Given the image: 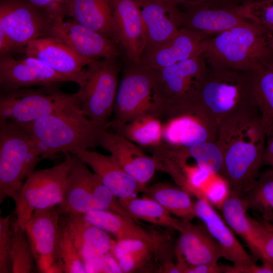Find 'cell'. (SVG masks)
<instances>
[{"label":"cell","instance_id":"cell-1","mask_svg":"<svg viewBox=\"0 0 273 273\" xmlns=\"http://www.w3.org/2000/svg\"><path fill=\"white\" fill-rule=\"evenodd\" d=\"M266 140L259 112L234 115L218 124L216 141L223 154L221 175L241 198L260 174Z\"/></svg>","mask_w":273,"mask_h":273},{"label":"cell","instance_id":"cell-2","mask_svg":"<svg viewBox=\"0 0 273 273\" xmlns=\"http://www.w3.org/2000/svg\"><path fill=\"white\" fill-rule=\"evenodd\" d=\"M194 102L202 106L218 124L234 115L259 112L253 71L207 64Z\"/></svg>","mask_w":273,"mask_h":273},{"label":"cell","instance_id":"cell-3","mask_svg":"<svg viewBox=\"0 0 273 273\" xmlns=\"http://www.w3.org/2000/svg\"><path fill=\"white\" fill-rule=\"evenodd\" d=\"M268 38L252 23L242 24L204 39L200 52L208 64L253 71L273 60Z\"/></svg>","mask_w":273,"mask_h":273},{"label":"cell","instance_id":"cell-4","mask_svg":"<svg viewBox=\"0 0 273 273\" xmlns=\"http://www.w3.org/2000/svg\"><path fill=\"white\" fill-rule=\"evenodd\" d=\"M37 141L43 159H54L57 153L95 148L99 127L78 107L41 117L24 127Z\"/></svg>","mask_w":273,"mask_h":273},{"label":"cell","instance_id":"cell-5","mask_svg":"<svg viewBox=\"0 0 273 273\" xmlns=\"http://www.w3.org/2000/svg\"><path fill=\"white\" fill-rule=\"evenodd\" d=\"M37 141L24 127L0 119V203L14 198L42 160Z\"/></svg>","mask_w":273,"mask_h":273},{"label":"cell","instance_id":"cell-6","mask_svg":"<svg viewBox=\"0 0 273 273\" xmlns=\"http://www.w3.org/2000/svg\"><path fill=\"white\" fill-rule=\"evenodd\" d=\"M146 115L161 119L164 117L155 72L127 62L119 82L110 127L115 128Z\"/></svg>","mask_w":273,"mask_h":273},{"label":"cell","instance_id":"cell-7","mask_svg":"<svg viewBox=\"0 0 273 273\" xmlns=\"http://www.w3.org/2000/svg\"><path fill=\"white\" fill-rule=\"evenodd\" d=\"M57 85L1 93L0 119L24 127L44 116L80 107L79 91L65 93Z\"/></svg>","mask_w":273,"mask_h":273},{"label":"cell","instance_id":"cell-8","mask_svg":"<svg viewBox=\"0 0 273 273\" xmlns=\"http://www.w3.org/2000/svg\"><path fill=\"white\" fill-rule=\"evenodd\" d=\"M65 160L52 168L34 171L13 200L18 225L23 230L32 213L58 206L61 202L74 161L69 153Z\"/></svg>","mask_w":273,"mask_h":273},{"label":"cell","instance_id":"cell-9","mask_svg":"<svg viewBox=\"0 0 273 273\" xmlns=\"http://www.w3.org/2000/svg\"><path fill=\"white\" fill-rule=\"evenodd\" d=\"M58 207L61 214L106 210L125 217L128 216L119 199L103 184L98 175L75 156L62 200Z\"/></svg>","mask_w":273,"mask_h":273},{"label":"cell","instance_id":"cell-10","mask_svg":"<svg viewBox=\"0 0 273 273\" xmlns=\"http://www.w3.org/2000/svg\"><path fill=\"white\" fill-rule=\"evenodd\" d=\"M120 69L118 58L95 60L87 66L84 84L78 90L82 113L100 127H110Z\"/></svg>","mask_w":273,"mask_h":273},{"label":"cell","instance_id":"cell-11","mask_svg":"<svg viewBox=\"0 0 273 273\" xmlns=\"http://www.w3.org/2000/svg\"><path fill=\"white\" fill-rule=\"evenodd\" d=\"M207 64L202 53L169 66L154 70L167 118L175 107L194 102L205 77Z\"/></svg>","mask_w":273,"mask_h":273},{"label":"cell","instance_id":"cell-12","mask_svg":"<svg viewBox=\"0 0 273 273\" xmlns=\"http://www.w3.org/2000/svg\"><path fill=\"white\" fill-rule=\"evenodd\" d=\"M218 123L196 102L174 109L163 123L162 142L172 149L216 140Z\"/></svg>","mask_w":273,"mask_h":273},{"label":"cell","instance_id":"cell-13","mask_svg":"<svg viewBox=\"0 0 273 273\" xmlns=\"http://www.w3.org/2000/svg\"><path fill=\"white\" fill-rule=\"evenodd\" d=\"M58 5L44 8L24 1L1 0L0 26L18 50L25 48L34 40L48 36Z\"/></svg>","mask_w":273,"mask_h":273},{"label":"cell","instance_id":"cell-14","mask_svg":"<svg viewBox=\"0 0 273 273\" xmlns=\"http://www.w3.org/2000/svg\"><path fill=\"white\" fill-rule=\"evenodd\" d=\"M65 15L64 5L58 6L48 36L60 40L78 55L87 59L124 57L120 47L114 41L73 20L64 21Z\"/></svg>","mask_w":273,"mask_h":273},{"label":"cell","instance_id":"cell-15","mask_svg":"<svg viewBox=\"0 0 273 273\" xmlns=\"http://www.w3.org/2000/svg\"><path fill=\"white\" fill-rule=\"evenodd\" d=\"M61 215L58 206L37 210L24 227L40 272H64L58 257Z\"/></svg>","mask_w":273,"mask_h":273},{"label":"cell","instance_id":"cell-16","mask_svg":"<svg viewBox=\"0 0 273 273\" xmlns=\"http://www.w3.org/2000/svg\"><path fill=\"white\" fill-rule=\"evenodd\" d=\"M234 0H201L181 6L180 28L216 35L238 25L251 23L242 18Z\"/></svg>","mask_w":273,"mask_h":273},{"label":"cell","instance_id":"cell-17","mask_svg":"<svg viewBox=\"0 0 273 273\" xmlns=\"http://www.w3.org/2000/svg\"><path fill=\"white\" fill-rule=\"evenodd\" d=\"M115 42L127 62L142 64L146 37L137 0H111Z\"/></svg>","mask_w":273,"mask_h":273},{"label":"cell","instance_id":"cell-18","mask_svg":"<svg viewBox=\"0 0 273 273\" xmlns=\"http://www.w3.org/2000/svg\"><path fill=\"white\" fill-rule=\"evenodd\" d=\"M100 127L97 145L108 151L122 167L143 188L153 176L160 164L154 157L146 154L139 146L124 137Z\"/></svg>","mask_w":273,"mask_h":273},{"label":"cell","instance_id":"cell-19","mask_svg":"<svg viewBox=\"0 0 273 273\" xmlns=\"http://www.w3.org/2000/svg\"><path fill=\"white\" fill-rule=\"evenodd\" d=\"M26 56L35 58L76 83L79 88L83 86L86 68L95 60L82 57L60 40L46 36L30 42L24 48Z\"/></svg>","mask_w":273,"mask_h":273},{"label":"cell","instance_id":"cell-20","mask_svg":"<svg viewBox=\"0 0 273 273\" xmlns=\"http://www.w3.org/2000/svg\"><path fill=\"white\" fill-rule=\"evenodd\" d=\"M69 81L43 62L31 57L16 59L10 55L0 58V88L6 93L34 86Z\"/></svg>","mask_w":273,"mask_h":273},{"label":"cell","instance_id":"cell-21","mask_svg":"<svg viewBox=\"0 0 273 273\" xmlns=\"http://www.w3.org/2000/svg\"><path fill=\"white\" fill-rule=\"evenodd\" d=\"M145 27L144 58L170 39L180 28L181 11L163 0H137Z\"/></svg>","mask_w":273,"mask_h":273},{"label":"cell","instance_id":"cell-22","mask_svg":"<svg viewBox=\"0 0 273 273\" xmlns=\"http://www.w3.org/2000/svg\"><path fill=\"white\" fill-rule=\"evenodd\" d=\"M89 166L103 184L118 199L133 197L143 191L111 155H105L88 149H79L73 154Z\"/></svg>","mask_w":273,"mask_h":273},{"label":"cell","instance_id":"cell-23","mask_svg":"<svg viewBox=\"0 0 273 273\" xmlns=\"http://www.w3.org/2000/svg\"><path fill=\"white\" fill-rule=\"evenodd\" d=\"M195 202L196 217L204 223L205 228L220 245L223 257L233 263L234 266H243L254 262L233 234L211 205L206 196L199 198Z\"/></svg>","mask_w":273,"mask_h":273},{"label":"cell","instance_id":"cell-24","mask_svg":"<svg viewBox=\"0 0 273 273\" xmlns=\"http://www.w3.org/2000/svg\"><path fill=\"white\" fill-rule=\"evenodd\" d=\"M190 220L182 219L175 255L183 257L190 265L217 263L223 256L220 245L206 228Z\"/></svg>","mask_w":273,"mask_h":273},{"label":"cell","instance_id":"cell-25","mask_svg":"<svg viewBox=\"0 0 273 273\" xmlns=\"http://www.w3.org/2000/svg\"><path fill=\"white\" fill-rule=\"evenodd\" d=\"M219 207L228 226L244 240L252 253L261 259L262 242L272 227L248 216L242 198L230 190Z\"/></svg>","mask_w":273,"mask_h":273},{"label":"cell","instance_id":"cell-26","mask_svg":"<svg viewBox=\"0 0 273 273\" xmlns=\"http://www.w3.org/2000/svg\"><path fill=\"white\" fill-rule=\"evenodd\" d=\"M63 223L84 263L104 257L111 251L115 242L107 232L75 213L62 214Z\"/></svg>","mask_w":273,"mask_h":273},{"label":"cell","instance_id":"cell-27","mask_svg":"<svg viewBox=\"0 0 273 273\" xmlns=\"http://www.w3.org/2000/svg\"><path fill=\"white\" fill-rule=\"evenodd\" d=\"M210 37L204 33L180 28L170 39L144 58L142 64L159 70L201 53L202 42Z\"/></svg>","mask_w":273,"mask_h":273},{"label":"cell","instance_id":"cell-28","mask_svg":"<svg viewBox=\"0 0 273 273\" xmlns=\"http://www.w3.org/2000/svg\"><path fill=\"white\" fill-rule=\"evenodd\" d=\"M64 8L73 20L115 42L111 0H69Z\"/></svg>","mask_w":273,"mask_h":273},{"label":"cell","instance_id":"cell-29","mask_svg":"<svg viewBox=\"0 0 273 273\" xmlns=\"http://www.w3.org/2000/svg\"><path fill=\"white\" fill-rule=\"evenodd\" d=\"M78 214L92 224L114 235L117 240H136L158 245L159 240L154 235L136 225L133 220L113 211L97 210Z\"/></svg>","mask_w":273,"mask_h":273},{"label":"cell","instance_id":"cell-30","mask_svg":"<svg viewBox=\"0 0 273 273\" xmlns=\"http://www.w3.org/2000/svg\"><path fill=\"white\" fill-rule=\"evenodd\" d=\"M147 197L161 205L171 214L184 219L191 220L196 217L195 203L191 194L182 188L169 184L158 183L142 191Z\"/></svg>","mask_w":273,"mask_h":273},{"label":"cell","instance_id":"cell-31","mask_svg":"<svg viewBox=\"0 0 273 273\" xmlns=\"http://www.w3.org/2000/svg\"><path fill=\"white\" fill-rule=\"evenodd\" d=\"M119 200L132 218L142 220L178 232L182 228V219L174 218L161 205L150 198L130 197L119 199Z\"/></svg>","mask_w":273,"mask_h":273},{"label":"cell","instance_id":"cell-32","mask_svg":"<svg viewBox=\"0 0 273 273\" xmlns=\"http://www.w3.org/2000/svg\"><path fill=\"white\" fill-rule=\"evenodd\" d=\"M114 129L115 133L140 147L153 150L163 144V123L160 118L152 115L140 116Z\"/></svg>","mask_w":273,"mask_h":273},{"label":"cell","instance_id":"cell-33","mask_svg":"<svg viewBox=\"0 0 273 273\" xmlns=\"http://www.w3.org/2000/svg\"><path fill=\"white\" fill-rule=\"evenodd\" d=\"M261 122L266 138L273 135V60L253 71Z\"/></svg>","mask_w":273,"mask_h":273},{"label":"cell","instance_id":"cell-34","mask_svg":"<svg viewBox=\"0 0 273 273\" xmlns=\"http://www.w3.org/2000/svg\"><path fill=\"white\" fill-rule=\"evenodd\" d=\"M242 198L247 210L255 211L262 222L273 227V169L260 173Z\"/></svg>","mask_w":273,"mask_h":273},{"label":"cell","instance_id":"cell-35","mask_svg":"<svg viewBox=\"0 0 273 273\" xmlns=\"http://www.w3.org/2000/svg\"><path fill=\"white\" fill-rule=\"evenodd\" d=\"M169 154L172 157H190L209 172L221 175L223 154L220 146L216 140L186 148H170Z\"/></svg>","mask_w":273,"mask_h":273},{"label":"cell","instance_id":"cell-36","mask_svg":"<svg viewBox=\"0 0 273 273\" xmlns=\"http://www.w3.org/2000/svg\"><path fill=\"white\" fill-rule=\"evenodd\" d=\"M157 246L136 240H117L111 252L121 271L132 272L139 268Z\"/></svg>","mask_w":273,"mask_h":273},{"label":"cell","instance_id":"cell-37","mask_svg":"<svg viewBox=\"0 0 273 273\" xmlns=\"http://www.w3.org/2000/svg\"><path fill=\"white\" fill-rule=\"evenodd\" d=\"M11 229L12 272H32L35 264L32 249L24 230L18 225L16 217L12 218Z\"/></svg>","mask_w":273,"mask_h":273},{"label":"cell","instance_id":"cell-38","mask_svg":"<svg viewBox=\"0 0 273 273\" xmlns=\"http://www.w3.org/2000/svg\"><path fill=\"white\" fill-rule=\"evenodd\" d=\"M237 13L261 28L268 36L273 33V0H255L238 5Z\"/></svg>","mask_w":273,"mask_h":273},{"label":"cell","instance_id":"cell-39","mask_svg":"<svg viewBox=\"0 0 273 273\" xmlns=\"http://www.w3.org/2000/svg\"><path fill=\"white\" fill-rule=\"evenodd\" d=\"M58 257L64 272H86L84 262L64 225L62 215L59 238Z\"/></svg>","mask_w":273,"mask_h":273},{"label":"cell","instance_id":"cell-40","mask_svg":"<svg viewBox=\"0 0 273 273\" xmlns=\"http://www.w3.org/2000/svg\"><path fill=\"white\" fill-rule=\"evenodd\" d=\"M12 214L0 217V272H12Z\"/></svg>","mask_w":273,"mask_h":273},{"label":"cell","instance_id":"cell-41","mask_svg":"<svg viewBox=\"0 0 273 273\" xmlns=\"http://www.w3.org/2000/svg\"><path fill=\"white\" fill-rule=\"evenodd\" d=\"M225 273H273V265L266 260H262V264L255 263L243 266H223Z\"/></svg>","mask_w":273,"mask_h":273},{"label":"cell","instance_id":"cell-42","mask_svg":"<svg viewBox=\"0 0 273 273\" xmlns=\"http://www.w3.org/2000/svg\"><path fill=\"white\" fill-rule=\"evenodd\" d=\"M260 253L262 260H266L273 265V229L264 237Z\"/></svg>","mask_w":273,"mask_h":273},{"label":"cell","instance_id":"cell-43","mask_svg":"<svg viewBox=\"0 0 273 273\" xmlns=\"http://www.w3.org/2000/svg\"><path fill=\"white\" fill-rule=\"evenodd\" d=\"M185 273H221L223 272V266L217 263H206L196 265H190L187 267Z\"/></svg>","mask_w":273,"mask_h":273},{"label":"cell","instance_id":"cell-44","mask_svg":"<svg viewBox=\"0 0 273 273\" xmlns=\"http://www.w3.org/2000/svg\"><path fill=\"white\" fill-rule=\"evenodd\" d=\"M18 50L4 29L0 26V56L10 55L11 53Z\"/></svg>","mask_w":273,"mask_h":273},{"label":"cell","instance_id":"cell-45","mask_svg":"<svg viewBox=\"0 0 273 273\" xmlns=\"http://www.w3.org/2000/svg\"><path fill=\"white\" fill-rule=\"evenodd\" d=\"M273 162V135L266 138L263 157V165L270 166Z\"/></svg>","mask_w":273,"mask_h":273},{"label":"cell","instance_id":"cell-46","mask_svg":"<svg viewBox=\"0 0 273 273\" xmlns=\"http://www.w3.org/2000/svg\"><path fill=\"white\" fill-rule=\"evenodd\" d=\"M38 7L47 8L55 5H65L69 0H21Z\"/></svg>","mask_w":273,"mask_h":273},{"label":"cell","instance_id":"cell-47","mask_svg":"<svg viewBox=\"0 0 273 273\" xmlns=\"http://www.w3.org/2000/svg\"><path fill=\"white\" fill-rule=\"evenodd\" d=\"M167 3L174 6H184L192 4L201 0H163Z\"/></svg>","mask_w":273,"mask_h":273},{"label":"cell","instance_id":"cell-48","mask_svg":"<svg viewBox=\"0 0 273 273\" xmlns=\"http://www.w3.org/2000/svg\"><path fill=\"white\" fill-rule=\"evenodd\" d=\"M268 41L269 46L273 50V33L269 37Z\"/></svg>","mask_w":273,"mask_h":273},{"label":"cell","instance_id":"cell-49","mask_svg":"<svg viewBox=\"0 0 273 273\" xmlns=\"http://www.w3.org/2000/svg\"><path fill=\"white\" fill-rule=\"evenodd\" d=\"M234 1L238 2L239 4H242L244 3H246V2H250L252 1H255V0H234Z\"/></svg>","mask_w":273,"mask_h":273},{"label":"cell","instance_id":"cell-50","mask_svg":"<svg viewBox=\"0 0 273 273\" xmlns=\"http://www.w3.org/2000/svg\"><path fill=\"white\" fill-rule=\"evenodd\" d=\"M270 166L273 168V162L271 164Z\"/></svg>","mask_w":273,"mask_h":273}]
</instances>
